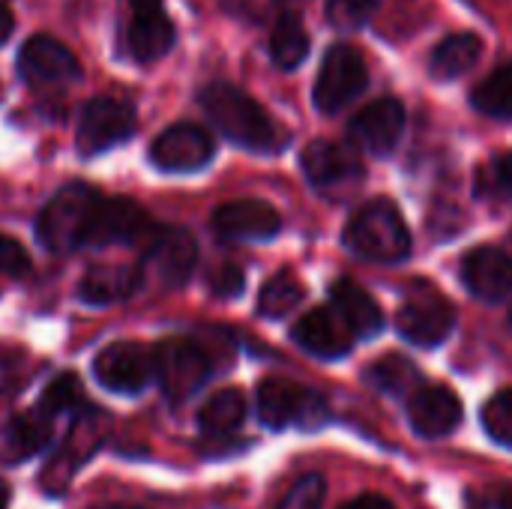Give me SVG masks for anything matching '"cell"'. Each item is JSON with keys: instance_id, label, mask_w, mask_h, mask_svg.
Returning a JSON list of instances; mask_svg holds the SVG:
<instances>
[{"instance_id": "60d3db41", "label": "cell", "mask_w": 512, "mask_h": 509, "mask_svg": "<svg viewBox=\"0 0 512 509\" xmlns=\"http://www.w3.org/2000/svg\"><path fill=\"white\" fill-rule=\"evenodd\" d=\"M6 501H9V492H6V486L0 483V509H6Z\"/></svg>"}, {"instance_id": "603a6c76", "label": "cell", "mask_w": 512, "mask_h": 509, "mask_svg": "<svg viewBox=\"0 0 512 509\" xmlns=\"http://www.w3.org/2000/svg\"><path fill=\"white\" fill-rule=\"evenodd\" d=\"M51 435V420L42 417L36 408L12 417L3 429H0V459L3 462H24L30 456H36Z\"/></svg>"}, {"instance_id": "6da1fadb", "label": "cell", "mask_w": 512, "mask_h": 509, "mask_svg": "<svg viewBox=\"0 0 512 509\" xmlns=\"http://www.w3.org/2000/svg\"><path fill=\"white\" fill-rule=\"evenodd\" d=\"M198 102L210 123L237 147L252 153H276L285 147L288 135L279 129V123L264 111L261 102H255L246 90L213 81L198 93Z\"/></svg>"}, {"instance_id": "8992f818", "label": "cell", "mask_w": 512, "mask_h": 509, "mask_svg": "<svg viewBox=\"0 0 512 509\" xmlns=\"http://www.w3.org/2000/svg\"><path fill=\"white\" fill-rule=\"evenodd\" d=\"M258 420L273 432L288 426L318 429L327 420V402L285 378H267L258 387Z\"/></svg>"}, {"instance_id": "836d02e7", "label": "cell", "mask_w": 512, "mask_h": 509, "mask_svg": "<svg viewBox=\"0 0 512 509\" xmlns=\"http://www.w3.org/2000/svg\"><path fill=\"white\" fill-rule=\"evenodd\" d=\"M375 6L378 0H327V18L336 30H357L372 18Z\"/></svg>"}, {"instance_id": "4fadbf2b", "label": "cell", "mask_w": 512, "mask_h": 509, "mask_svg": "<svg viewBox=\"0 0 512 509\" xmlns=\"http://www.w3.org/2000/svg\"><path fill=\"white\" fill-rule=\"evenodd\" d=\"M156 225L150 222V216L129 198H102L90 225V237L87 246H138V243H150L156 237Z\"/></svg>"}, {"instance_id": "7402d4cb", "label": "cell", "mask_w": 512, "mask_h": 509, "mask_svg": "<svg viewBox=\"0 0 512 509\" xmlns=\"http://www.w3.org/2000/svg\"><path fill=\"white\" fill-rule=\"evenodd\" d=\"M141 282H144L141 267L102 264V267H93L81 279L78 297L93 306H108V303H117V300H126L129 294H135L141 288Z\"/></svg>"}, {"instance_id": "f35d334b", "label": "cell", "mask_w": 512, "mask_h": 509, "mask_svg": "<svg viewBox=\"0 0 512 509\" xmlns=\"http://www.w3.org/2000/svg\"><path fill=\"white\" fill-rule=\"evenodd\" d=\"M9 33H12V12H9V6L0 0V45L9 39Z\"/></svg>"}, {"instance_id": "e575fe53", "label": "cell", "mask_w": 512, "mask_h": 509, "mask_svg": "<svg viewBox=\"0 0 512 509\" xmlns=\"http://www.w3.org/2000/svg\"><path fill=\"white\" fill-rule=\"evenodd\" d=\"M219 3L228 15L249 24H264L282 9V0H219Z\"/></svg>"}, {"instance_id": "ac0fdd59", "label": "cell", "mask_w": 512, "mask_h": 509, "mask_svg": "<svg viewBox=\"0 0 512 509\" xmlns=\"http://www.w3.org/2000/svg\"><path fill=\"white\" fill-rule=\"evenodd\" d=\"M294 342L309 351L318 360H339L345 354H351L354 348V330L345 324V318L333 309V306H321L306 312L294 330H291Z\"/></svg>"}, {"instance_id": "83f0119b", "label": "cell", "mask_w": 512, "mask_h": 509, "mask_svg": "<svg viewBox=\"0 0 512 509\" xmlns=\"http://www.w3.org/2000/svg\"><path fill=\"white\" fill-rule=\"evenodd\" d=\"M300 303H303V285H300L294 276H288V273L273 276V279L261 288V294H258V312H261L264 318H285V315H291Z\"/></svg>"}, {"instance_id": "d6986e66", "label": "cell", "mask_w": 512, "mask_h": 509, "mask_svg": "<svg viewBox=\"0 0 512 509\" xmlns=\"http://www.w3.org/2000/svg\"><path fill=\"white\" fill-rule=\"evenodd\" d=\"M408 420L414 432L429 441L447 438L462 423V399L450 387H420L411 393Z\"/></svg>"}, {"instance_id": "f1b7e54d", "label": "cell", "mask_w": 512, "mask_h": 509, "mask_svg": "<svg viewBox=\"0 0 512 509\" xmlns=\"http://www.w3.org/2000/svg\"><path fill=\"white\" fill-rule=\"evenodd\" d=\"M369 384H375L381 393H408V390H417V381H420V372L411 366V360L405 357H384L378 360L369 372H366Z\"/></svg>"}, {"instance_id": "7a4b0ae2", "label": "cell", "mask_w": 512, "mask_h": 509, "mask_svg": "<svg viewBox=\"0 0 512 509\" xmlns=\"http://www.w3.org/2000/svg\"><path fill=\"white\" fill-rule=\"evenodd\" d=\"M342 240L354 255L375 264H402L411 255V231L399 207L384 198L360 207L351 216Z\"/></svg>"}, {"instance_id": "cb8c5ba5", "label": "cell", "mask_w": 512, "mask_h": 509, "mask_svg": "<svg viewBox=\"0 0 512 509\" xmlns=\"http://www.w3.org/2000/svg\"><path fill=\"white\" fill-rule=\"evenodd\" d=\"M483 54V42L477 33H453L447 36L435 51H432V60H429V72L441 81H453V78H462L465 72L474 69V63L480 60Z\"/></svg>"}, {"instance_id": "1f68e13d", "label": "cell", "mask_w": 512, "mask_h": 509, "mask_svg": "<svg viewBox=\"0 0 512 509\" xmlns=\"http://www.w3.org/2000/svg\"><path fill=\"white\" fill-rule=\"evenodd\" d=\"M477 195L480 198H501L512 201V153L495 156L477 174Z\"/></svg>"}, {"instance_id": "5b68a950", "label": "cell", "mask_w": 512, "mask_h": 509, "mask_svg": "<svg viewBox=\"0 0 512 509\" xmlns=\"http://www.w3.org/2000/svg\"><path fill=\"white\" fill-rule=\"evenodd\" d=\"M153 366H156V381L162 393L180 405L192 399L210 378L213 366L207 351L192 342V339H165L153 348Z\"/></svg>"}, {"instance_id": "44dd1931", "label": "cell", "mask_w": 512, "mask_h": 509, "mask_svg": "<svg viewBox=\"0 0 512 509\" xmlns=\"http://www.w3.org/2000/svg\"><path fill=\"white\" fill-rule=\"evenodd\" d=\"M330 306L345 318L357 339H372L384 330V312L378 300L363 291L354 279H336L330 285Z\"/></svg>"}, {"instance_id": "b9f144b4", "label": "cell", "mask_w": 512, "mask_h": 509, "mask_svg": "<svg viewBox=\"0 0 512 509\" xmlns=\"http://www.w3.org/2000/svg\"><path fill=\"white\" fill-rule=\"evenodd\" d=\"M507 330L512 333V306H510V312H507Z\"/></svg>"}, {"instance_id": "3957f363", "label": "cell", "mask_w": 512, "mask_h": 509, "mask_svg": "<svg viewBox=\"0 0 512 509\" xmlns=\"http://www.w3.org/2000/svg\"><path fill=\"white\" fill-rule=\"evenodd\" d=\"M102 195L87 183H69L63 186L39 213L36 219V237L39 243L54 255H69L81 246H87L90 225L96 216Z\"/></svg>"}, {"instance_id": "484cf974", "label": "cell", "mask_w": 512, "mask_h": 509, "mask_svg": "<svg viewBox=\"0 0 512 509\" xmlns=\"http://www.w3.org/2000/svg\"><path fill=\"white\" fill-rule=\"evenodd\" d=\"M309 54V33L297 15H279L270 36V57L279 69H297Z\"/></svg>"}, {"instance_id": "74e56055", "label": "cell", "mask_w": 512, "mask_h": 509, "mask_svg": "<svg viewBox=\"0 0 512 509\" xmlns=\"http://www.w3.org/2000/svg\"><path fill=\"white\" fill-rule=\"evenodd\" d=\"M342 509H396L393 501H387L384 495H360L354 501H348Z\"/></svg>"}, {"instance_id": "5bb4252c", "label": "cell", "mask_w": 512, "mask_h": 509, "mask_svg": "<svg viewBox=\"0 0 512 509\" xmlns=\"http://www.w3.org/2000/svg\"><path fill=\"white\" fill-rule=\"evenodd\" d=\"M405 132V105L393 96H381L357 111L348 123V138L372 156H390Z\"/></svg>"}, {"instance_id": "d6a6232c", "label": "cell", "mask_w": 512, "mask_h": 509, "mask_svg": "<svg viewBox=\"0 0 512 509\" xmlns=\"http://www.w3.org/2000/svg\"><path fill=\"white\" fill-rule=\"evenodd\" d=\"M324 498H327L324 477L321 474H306L288 489V495L282 498V504L276 509H321Z\"/></svg>"}, {"instance_id": "f546056e", "label": "cell", "mask_w": 512, "mask_h": 509, "mask_svg": "<svg viewBox=\"0 0 512 509\" xmlns=\"http://www.w3.org/2000/svg\"><path fill=\"white\" fill-rule=\"evenodd\" d=\"M81 402H84L81 381H78L75 375H57V378L45 387V393H42L36 411H39L42 417L54 420V417H60V414L75 411Z\"/></svg>"}, {"instance_id": "e0dca14e", "label": "cell", "mask_w": 512, "mask_h": 509, "mask_svg": "<svg viewBox=\"0 0 512 509\" xmlns=\"http://www.w3.org/2000/svg\"><path fill=\"white\" fill-rule=\"evenodd\" d=\"M303 171L309 183L321 192H339L351 189L363 180V162L342 144L336 141H312L306 144L303 156Z\"/></svg>"}, {"instance_id": "277c9868", "label": "cell", "mask_w": 512, "mask_h": 509, "mask_svg": "<svg viewBox=\"0 0 512 509\" xmlns=\"http://www.w3.org/2000/svg\"><path fill=\"white\" fill-rule=\"evenodd\" d=\"M369 87V69H366V57L348 45V42H336L318 69L315 78V108L324 114H339L345 111L363 90Z\"/></svg>"}, {"instance_id": "d4e9b609", "label": "cell", "mask_w": 512, "mask_h": 509, "mask_svg": "<svg viewBox=\"0 0 512 509\" xmlns=\"http://www.w3.org/2000/svg\"><path fill=\"white\" fill-rule=\"evenodd\" d=\"M246 396L240 390H222L204 402L198 411V429L210 438H228L246 420Z\"/></svg>"}, {"instance_id": "7c38bea8", "label": "cell", "mask_w": 512, "mask_h": 509, "mask_svg": "<svg viewBox=\"0 0 512 509\" xmlns=\"http://www.w3.org/2000/svg\"><path fill=\"white\" fill-rule=\"evenodd\" d=\"M177 30L162 0H129L126 21V54L135 63H156L174 48Z\"/></svg>"}, {"instance_id": "d590c367", "label": "cell", "mask_w": 512, "mask_h": 509, "mask_svg": "<svg viewBox=\"0 0 512 509\" xmlns=\"http://www.w3.org/2000/svg\"><path fill=\"white\" fill-rule=\"evenodd\" d=\"M243 282L246 279H243V270L237 264H219L207 279V285L216 297H237L243 291Z\"/></svg>"}, {"instance_id": "30bf717a", "label": "cell", "mask_w": 512, "mask_h": 509, "mask_svg": "<svg viewBox=\"0 0 512 509\" xmlns=\"http://www.w3.org/2000/svg\"><path fill=\"white\" fill-rule=\"evenodd\" d=\"M93 375L111 393L138 396L156 378L153 351L138 342H114L93 360Z\"/></svg>"}, {"instance_id": "4dcf8cb0", "label": "cell", "mask_w": 512, "mask_h": 509, "mask_svg": "<svg viewBox=\"0 0 512 509\" xmlns=\"http://www.w3.org/2000/svg\"><path fill=\"white\" fill-rule=\"evenodd\" d=\"M483 429L486 435L501 444V447H510L512 450V390H504L498 396H492L486 405H483Z\"/></svg>"}, {"instance_id": "9a60e30c", "label": "cell", "mask_w": 512, "mask_h": 509, "mask_svg": "<svg viewBox=\"0 0 512 509\" xmlns=\"http://www.w3.org/2000/svg\"><path fill=\"white\" fill-rule=\"evenodd\" d=\"M198 261V246L189 231L183 228H159L156 237L147 243V255L141 264V276L150 273L162 288H180L192 276Z\"/></svg>"}, {"instance_id": "2e32d148", "label": "cell", "mask_w": 512, "mask_h": 509, "mask_svg": "<svg viewBox=\"0 0 512 509\" xmlns=\"http://www.w3.org/2000/svg\"><path fill=\"white\" fill-rule=\"evenodd\" d=\"M279 228H282L279 213L267 201H258V198L231 201L213 213V231L219 240H228V243H264V240H273Z\"/></svg>"}, {"instance_id": "ffe728a7", "label": "cell", "mask_w": 512, "mask_h": 509, "mask_svg": "<svg viewBox=\"0 0 512 509\" xmlns=\"http://www.w3.org/2000/svg\"><path fill=\"white\" fill-rule=\"evenodd\" d=\"M462 282L477 300H507L512 294V258L498 246H477L462 261Z\"/></svg>"}, {"instance_id": "9c48e42d", "label": "cell", "mask_w": 512, "mask_h": 509, "mask_svg": "<svg viewBox=\"0 0 512 509\" xmlns=\"http://www.w3.org/2000/svg\"><path fill=\"white\" fill-rule=\"evenodd\" d=\"M453 327H456V309L450 306V300H444L429 288L411 291V297L396 312V330L402 333V339L420 348H438L441 342H447Z\"/></svg>"}, {"instance_id": "8d00e7d4", "label": "cell", "mask_w": 512, "mask_h": 509, "mask_svg": "<svg viewBox=\"0 0 512 509\" xmlns=\"http://www.w3.org/2000/svg\"><path fill=\"white\" fill-rule=\"evenodd\" d=\"M30 270V258L27 252L12 240V237H3L0 234V273H9V276H21Z\"/></svg>"}, {"instance_id": "8fae6325", "label": "cell", "mask_w": 512, "mask_h": 509, "mask_svg": "<svg viewBox=\"0 0 512 509\" xmlns=\"http://www.w3.org/2000/svg\"><path fill=\"white\" fill-rule=\"evenodd\" d=\"M216 156L213 135L198 123H174L150 144V162L168 174H189L210 165Z\"/></svg>"}, {"instance_id": "ab89813d", "label": "cell", "mask_w": 512, "mask_h": 509, "mask_svg": "<svg viewBox=\"0 0 512 509\" xmlns=\"http://www.w3.org/2000/svg\"><path fill=\"white\" fill-rule=\"evenodd\" d=\"M501 509H512V489H507V492L501 495Z\"/></svg>"}, {"instance_id": "ba28073f", "label": "cell", "mask_w": 512, "mask_h": 509, "mask_svg": "<svg viewBox=\"0 0 512 509\" xmlns=\"http://www.w3.org/2000/svg\"><path fill=\"white\" fill-rule=\"evenodd\" d=\"M18 75L30 90H63L81 78V66L54 36L36 33L18 51Z\"/></svg>"}, {"instance_id": "4316f807", "label": "cell", "mask_w": 512, "mask_h": 509, "mask_svg": "<svg viewBox=\"0 0 512 509\" xmlns=\"http://www.w3.org/2000/svg\"><path fill=\"white\" fill-rule=\"evenodd\" d=\"M471 105L486 114V117H498V120H510L512 117V60L498 66L489 78H483L474 93H471Z\"/></svg>"}, {"instance_id": "52a82bcc", "label": "cell", "mask_w": 512, "mask_h": 509, "mask_svg": "<svg viewBox=\"0 0 512 509\" xmlns=\"http://www.w3.org/2000/svg\"><path fill=\"white\" fill-rule=\"evenodd\" d=\"M135 135V111L123 99L96 96L81 108L75 147L81 156H99Z\"/></svg>"}]
</instances>
